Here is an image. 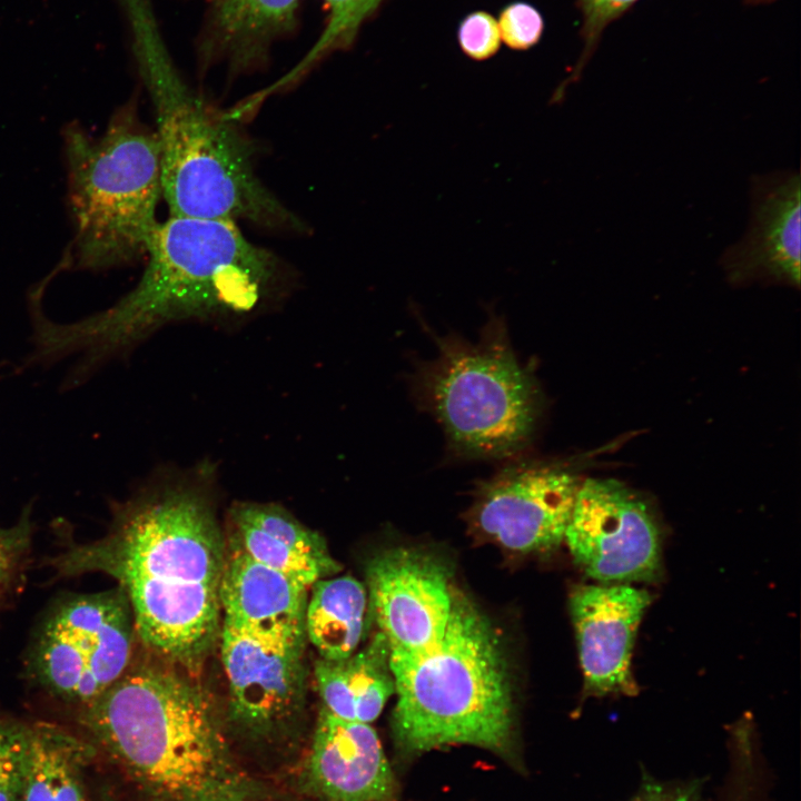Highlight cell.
Instances as JSON below:
<instances>
[{
	"label": "cell",
	"mask_w": 801,
	"mask_h": 801,
	"mask_svg": "<svg viewBox=\"0 0 801 801\" xmlns=\"http://www.w3.org/2000/svg\"><path fill=\"white\" fill-rule=\"evenodd\" d=\"M216 475L211 463L156 471L116 507L107 534L51 561L61 575L100 572L116 580L139 641L190 675L221 631L226 540L211 495Z\"/></svg>",
	"instance_id": "1"
},
{
	"label": "cell",
	"mask_w": 801,
	"mask_h": 801,
	"mask_svg": "<svg viewBox=\"0 0 801 801\" xmlns=\"http://www.w3.org/2000/svg\"><path fill=\"white\" fill-rule=\"evenodd\" d=\"M146 255L137 285L105 310L57 323L31 301L32 350L24 366L75 357L63 382L73 388L165 326L249 320L283 299L293 280L279 258L230 220L170 216L156 226Z\"/></svg>",
	"instance_id": "2"
},
{
	"label": "cell",
	"mask_w": 801,
	"mask_h": 801,
	"mask_svg": "<svg viewBox=\"0 0 801 801\" xmlns=\"http://www.w3.org/2000/svg\"><path fill=\"white\" fill-rule=\"evenodd\" d=\"M161 662L132 660L77 709L80 734L147 801L259 800L261 785L235 756L209 695Z\"/></svg>",
	"instance_id": "3"
},
{
	"label": "cell",
	"mask_w": 801,
	"mask_h": 801,
	"mask_svg": "<svg viewBox=\"0 0 801 801\" xmlns=\"http://www.w3.org/2000/svg\"><path fill=\"white\" fill-rule=\"evenodd\" d=\"M138 73L151 100L159 149L161 197L170 216L248 221L303 231L304 224L259 178L249 141L178 71L152 0H118Z\"/></svg>",
	"instance_id": "4"
},
{
	"label": "cell",
	"mask_w": 801,
	"mask_h": 801,
	"mask_svg": "<svg viewBox=\"0 0 801 801\" xmlns=\"http://www.w3.org/2000/svg\"><path fill=\"white\" fill-rule=\"evenodd\" d=\"M397 748L417 754L471 744L508 755L513 699L502 642L490 620L454 590L445 633L428 651L389 660Z\"/></svg>",
	"instance_id": "5"
},
{
	"label": "cell",
	"mask_w": 801,
	"mask_h": 801,
	"mask_svg": "<svg viewBox=\"0 0 801 801\" xmlns=\"http://www.w3.org/2000/svg\"><path fill=\"white\" fill-rule=\"evenodd\" d=\"M437 355L411 376L417 405L441 425L447 454L459 461L517 457L531 444L544 397L533 365L516 356L493 310L476 342L435 336Z\"/></svg>",
	"instance_id": "6"
},
{
	"label": "cell",
	"mask_w": 801,
	"mask_h": 801,
	"mask_svg": "<svg viewBox=\"0 0 801 801\" xmlns=\"http://www.w3.org/2000/svg\"><path fill=\"white\" fill-rule=\"evenodd\" d=\"M68 201L73 226L69 265L92 271L146 255L161 197L155 130L134 101L95 138L76 123L63 130Z\"/></svg>",
	"instance_id": "7"
},
{
	"label": "cell",
	"mask_w": 801,
	"mask_h": 801,
	"mask_svg": "<svg viewBox=\"0 0 801 801\" xmlns=\"http://www.w3.org/2000/svg\"><path fill=\"white\" fill-rule=\"evenodd\" d=\"M129 602L120 587L68 596L43 620L29 670L50 695L79 709L126 672L136 637Z\"/></svg>",
	"instance_id": "8"
},
{
	"label": "cell",
	"mask_w": 801,
	"mask_h": 801,
	"mask_svg": "<svg viewBox=\"0 0 801 801\" xmlns=\"http://www.w3.org/2000/svg\"><path fill=\"white\" fill-rule=\"evenodd\" d=\"M227 718L248 741L277 746L295 734L306 698L303 624L246 629L221 623Z\"/></svg>",
	"instance_id": "9"
},
{
	"label": "cell",
	"mask_w": 801,
	"mask_h": 801,
	"mask_svg": "<svg viewBox=\"0 0 801 801\" xmlns=\"http://www.w3.org/2000/svg\"><path fill=\"white\" fill-rule=\"evenodd\" d=\"M564 542L582 570L602 584L651 581L661 570L660 534L649 506L615 479L581 483Z\"/></svg>",
	"instance_id": "10"
},
{
	"label": "cell",
	"mask_w": 801,
	"mask_h": 801,
	"mask_svg": "<svg viewBox=\"0 0 801 801\" xmlns=\"http://www.w3.org/2000/svg\"><path fill=\"white\" fill-rule=\"evenodd\" d=\"M582 481L558 462L514 457L476 487L475 530L515 552H544L564 542Z\"/></svg>",
	"instance_id": "11"
},
{
	"label": "cell",
	"mask_w": 801,
	"mask_h": 801,
	"mask_svg": "<svg viewBox=\"0 0 801 801\" xmlns=\"http://www.w3.org/2000/svg\"><path fill=\"white\" fill-rule=\"evenodd\" d=\"M366 582L389 660L419 655L441 642L454 593L442 561L415 548H390L370 560Z\"/></svg>",
	"instance_id": "12"
},
{
	"label": "cell",
	"mask_w": 801,
	"mask_h": 801,
	"mask_svg": "<svg viewBox=\"0 0 801 801\" xmlns=\"http://www.w3.org/2000/svg\"><path fill=\"white\" fill-rule=\"evenodd\" d=\"M650 603L651 594L631 584H587L573 590L570 610L589 693L636 692L632 650Z\"/></svg>",
	"instance_id": "13"
},
{
	"label": "cell",
	"mask_w": 801,
	"mask_h": 801,
	"mask_svg": "<svg viewBox=\"0 0 801 801\" xmlns=\"http://www.w3.org/2000/svg\"><path fill=\"white\" fill-rule=\"evenodd\" d=\"M298 784L319 801H393L397 783L369 723L340 719L324 706Z\"/></svg>",
	"instance_id": "14"
},
{
	"label": "cell",
	"mask_w": 801,
	"mask_h": 801,
	"mask_svg": "<svg viewBox=\"0 0 801 801\" xmlns=\"http://www.w3.org/2000/svg\"><path fill=\"white\" fill-rule=\"evenodd\" d=\"M748 230L721 263L732 281L767 279L799 287L801 185L798 171L758 175L750 185Z\"/></svg>",
	"instance_id": "15"
},
{
	"label": "cell",
	"mask_w": 801,
	"mask_h": 801,
	"mask_svg": "<svg viewBox=\"0 0 801 801\" xmlns=\"http://www.w3.org/2000/svg\"><path fill=\"white\" fill-rule=\"evenodd\" d=\"M228 521V541L308 589L340 570L323 536L277 504L237 502Z\"/></svg>",
	"instance_id": "16"
},
{
	"label": "cell",
	"mask_w": 801,
	"mask_h": 801,
	"mask_svg": "<svg viewBox=\"0 0 801 801\" xmlns=\"http://www.w3.org/2000/svg\"><path fill=\"white\" fill-rule=\"evenodd\" d=\"M206 30L200 43L205 63L225 62L246 72L267 61L271 44L290 33L299 0H202Z\"/></svg>",
	"instance_id": "17"
},
{
	"label": "cell",
	"mask_w": 801,
	"mask_h": 801,
	"mask_svg": "<svg viewBox=\"0 0 801 801\" xmlns=\"http://www.w3.org/2000/svg\"><path fill=\"white\" fill-rule=\"evenodd\" d=\"M308 590L226 541L220 585L221 623L246 629L303 624Z\"/></svg>",
	"instance_id": "18"
},
{
	"label": "cell",
	"mask_w": 801,
	"mask_h": 801,
	"mask_svg": "<svg viewBox=\"0 0 801 801\" xmlns=\"http://www.w3.org/2000/svg\"><path fill=\"white\" fill-rule=\"evenodd\" d=\"M314 675L322 706L347 721L376 720L395 693L388 646L380 633L363 651L346 659H318Z\"/></svg>",
	"instance_id": "19"
},
{
	"label": "cell",
	"mask_w": 801,
	"mask_h": 801,
	"mask_svg": "<svg viewBox=\"0 0 801 801\" xmlns=\"http://www.w3.org/2000/svg\"><path fill=\"white\" fill-rule=\"evenodd\" d=\"M97 752L80 733L32 722L29 768L20 801H92L87 774Z\"/></svg>",
	"instance_id": "20"
},
{
	"label": "cell",
	"mask_w": 801,
	"mask_h": 801,
	"mask_svg": "<svg viewBox=\"0 0 801 801\" xmlns=\"http://www.w3.org/2000/svg\"><path fill=\"white\" fill-rule=\"evenodd\" d=\"M305 632L325 660H342L355 653L364 632L367 593L352 576L327 577L309 589Z\"/></svg>",
	"instance_id": "21"
},
{
	"label": "cell",
	"mask_w": 801,
	"mask_h": 801,
	"mask_svg": "<svg viewBox=\"0 0 801 801\" xmlns=\"http://www.w3.org/2000/svg\"><path fill=\"white\" fill-rule=\"evenodd\" d=\"M324 1L328 7L329 14L323 32L303 60L271 89H279L285 85L293 83L323 58L350 47L362 24L384 0Z\"/></svg>",
	"instance_id": "22"
},
{
	"label": "cell",
	"mask_w": 801,
	"mask_h": 801,
	"mask_svg": "<svg viewBox=\"0 0 801 801\" xmlns=\"http://www.w3.org/2000/svg\"><path fill=\"white\" fill-rule=\"evenodd\" d=\"M32 722L0 713V801H20L29 768Z\"/></svg>",
	"instance_id": "23"
},
{
	"label": "cell",
	"mask_w": 801,
	"mask_h": 801,
	"mask_svg": "<svg viewBox=\"0 0 801 801\" xmlns=\"http://www.w3.org/2000/svg\"><path fill=\"white\" fill-rule=\"evenodd\" d=\"M582 13V37L584 48L572 72V76L556 89L553 96L555 101L563 98L565 87L576 81L590 57L594 52L605 28L625 13L639 0H577ZM752 4L770 3L777 0H744Z\"/></svg>",
	"instance_id": "24"
},
{
	"label": "cell",
	"mask_w": 801,
	"mask_h": 801,
	"mask_svg": "<svg viewBox=\"0 0 801 801\" xmlns=\"http://www.w3.org/2000/svg\"><path fill=\"white\" fill-rule=\"evenodd\" d=\"M501 40L515 50H526L538 42L544 22L531 4L514 2L505 7L498 18Z\"/></svg>",
	"instance_id": "25"
},
{
	"label": "cell",
	"mask_w": 801,
	"mask_h": 801,
	"mask_svg": "<svg viewBox=\"0 0 801 801\" xmlns=\"http://www.w3.org/2000/svg\"><path fill=\"white\" fill-rule=\"evenodd\" d=\"M458 42L463 52L474 60L491 58L501 46L497 20L484 11L466 16L458 28Z\"/></svg>",
	"instance_id": "26"
},
{
	"label": "cell",
	"mask_w": 801,
	"mask_h": 801,
	"mask_svg": "<svg viewBox=\"0 0 801 801\" xmlns=\"http://www.w3.org/2000/svg\"><path fill=\"white\" fill-rule=\"evenodd\" d=\"M30 507L10 527L0 526V587L8 583L26 557L31 543Z\"/></svg>",
	"instance_id": "27"
},
{
	"label": "cell",
	"mask_w": 801,
	"mask_h": 801,
	"mask_svg": "<svg viewBox=\"0 0 801 801\" xmlns=\"http://www.w3.org/2000/svg\"><path fill=\"white\" fill-rule=\"evenodd\" d=\"M639 801H698L693 791L674 790L665 791L661 788L649 789L641 795Z\"/></svg>",
	"instance_id": "28"
},
{
	"label": "cell",
	"mask_w": 801,
	"mask_h": 801,
	"mask_svg": "<svg viewBox=\"0 0 801 801\" xmlns=\"http://www.w3.org/2000/svg\"><path fill=\"white\" fill-rule=\"evenodd\" d=\"M256 801H258V800H256Z\"/></svg>",
	"instance_id": "29"
}]
</instances>
